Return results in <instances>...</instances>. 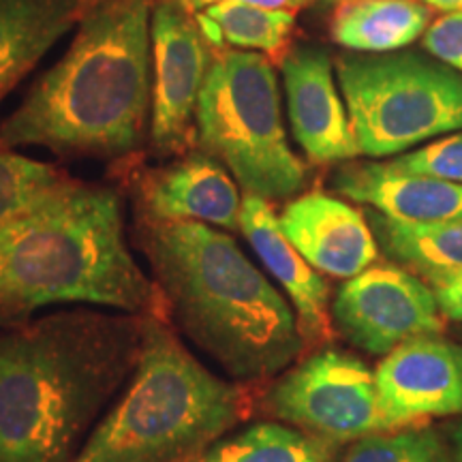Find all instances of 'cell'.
I'll list each match as a JSON object with an SVG mask.
<instances>
[{
  "label": "cell",
  "instance_id": "12",
  "mask_svg": "<svg viewBox=\"0 0 462 462\" xmlns=\"http://www.w3.org/2000/svg\"><path fill=\"white\" fill-rule=\"evenodd\" d=\"M287 109L293 135L313 163H338L360 154L349 114L332 75V58L319 45H298L282 56Z\"/></svg>",
  "mask_w": 462,
  "mask_h": 462
},
{
  "label": "cell",
  "instance_id": "2",
  "mask_svg": "<svg viewBox=\"0 0 462 462\" xmlns=\"http://www.w3.org/2000/svg\"><path fill=\"white\" fill-rule=\"evenodd\" d=\"M142 246L178 330L234 381L259 383L302 356L293 309L227 234L143 218Z\"/></svg>",
  "mask_w": 462,
  "mask_h": 462
},
{
  "label": "cell",
  "instance_id": "24",
  "mask_svg": "<svg viewBox=\"0 0 462 462\" xmlns=\"http://www.w3.org/2000/svg\"><path fill=\"white\" fill-rule=\"evenodd\" d=\"M390 165L407 173L462 184V133L443 137L409 154H401L392 159Z\"/></svg>",
  "mask_w": 462,
  "mask_h": 462
},
{
  "label": "cell",
  "instance_id": "25",
  "mask_svg": "<svg viewBox=\"0 0 462 462\" xmlns=\"http://www.w3.org/2000/svg\"><path fill=\"white\" fill-rule=\"evenodd\" d=\"M421 48L435 60L462 73V9L448 11L446 15L437 17L426 28L424 37H421Z\"/></svg>",
  "mask_w": 462,
  "mask_h": 462
},
{
  "label": "cell",
  "instance_id": "28",
  "mask_svg": "<svg viewBox=\"0 0 462 462\" xmlns=\"http://www.w3.org/2000/svg\"><path fill=\"white\" fill-rule=\"evenodd\" d=\"M449 446H452L456 462H462V421L454 424L449 430Z\"/></svg>",
  "mask_w": 462,
  "mask_h": 462
},
{
  "label": "cell",
  "instance_id": "8",
  "mask_svg": "<svg viewBox=\"0 0 462 462\" xmlns=\"http://www.w3.org/2000/svg\"><path fill=\"white\" fill-rule=\"evenodd\" d=\"M263 394L270 415L337 446L390 430L374 371L357 356L334 346L306 356Z\"/></svg>",
  "mask_w": 462,
  "mask_h": 462
},
{
  "label": "cell",
  "instance_id": "11",
  "mask_svg": "<svg viewBox=\"0 0 462 462\" xmlns=\"http://www.w3.org/2000/svg\"><path fill=\"white\" fill-rule=\"evenodd\" d=\"M374 381L390 430L460 415L462 345L439 334L407 340L381 360Z\"/></svg>",
  "mask_w": 462,
  "mask_h": 462
},
{
  "label": "cell",
  "instance_id": "26",
  "mask_svg": "<svg viewBox=\"0 0 462 462\" xmlns=\"http://www.w3.org/2000/svg\"><path fill=\"white\" fill-rule=\"evenodd\" d=\"M430 289L435 291L437 304L448 319L462 323V270L460 273L432 279Z\"/></svg>",
  "mask_w": 462,
  "mask_h": 462
},
{
  "label": "cell",
  "instance_id": "17",
  "mask_svg": "<svg viewBox=\"0 0 462 462\" xmlns=\"http://www.w3.org/2000/svg\"><path fill=\"white\" fill-rule=\"evenodd\" d=\"M90 0H0V92L7 95L62 34L82 20Z\"/></svg>",
  "mask_w": 462,
  "mask_h": 462
},
{
  "label": "cell",
  "instance_id": "10",
  "mask_svg": "<svg viewBox=\"0 0 462 462\" xmlns=\"http://www.w3.org/2000/svg\"><path fill=\"white\" fill-rule=\"evenodd\" d=\"M152 135L161 152H180L190 142V120L208 75L206 37L182 0H157L152 9Z\"/></svg>",
  "mask_w": 462,
  "mask_h": 462
},
{
  "label": "cell",
  "instance_id": "16",
  "mask_svg": "<svg viewBox=\"0 0 462 462\" xmlns=\"http://www.w3.org/2000/svg\"><path fill=\"white\" fill-rule=\"evenodd\" d=\"M332 189L401 223L462 221V184L418 176L390 163H351L337 170Z\"/></svg>",
  "mask_w": 462,
  "mask_h": 462
},
{
  "label": "cell",
  "instance_id": "21",
  "mask_svg": "<svg viewBox=\"0 0 462 462\" xmlns=\"http://www.w3.org/2000/svg\"><path fill=\"white\" fill-rule=\"evenodd\" d=\"M204 14L221 28L225 43L236 45V48L262 50L276 58L282 51L285 54L289 51L287 45L296 26L293 11L262 9L234 3V0H221V3L208 5Z\"/></svg>",
  "mask_w": 462,
  "mask_h": 462
},
{
  "label": "cell",
  "instance_id": "27",
  "mask_svg": "<svg viewBox=\"0 0 462 462\" xmlns=\"http://www.w3.org/2000/svg\"><path fill=\"white\" fill-rule=\"evenodd\" d=\"M212 3H221V0H189V9L193 11V14H198L199 7H204V5H212ZM234 3L253 5V7H262V9L293 11V14H296L298 9L309 7V5H313L315 0H234Z\"/></svg>",
  "mask_w": 462,
  "mask_h": 462
},
{
  "label": "cell",
  "instance_id": "4",
  "mask_svg": "<svg viewBox=\"0 0 462 462\" xmlns=\"http://www.w3.org/2000/svg\"><path fill=\"white\" fill-rule=\"evenodd\" d=\"M56 304L161 315L125 238L123 201L106 187L67 180L0 225V319Z\"/></svg>",
  "mask_w": 462,
  "mask_h": 462
},
{
  "label": "cell",
  "instance_id": "7",
  "mask_svg": "<svg viewBox=\"0 0 462 462\" xmlns=\"http://www.w3.org/2000/svg\"><path fill=\"white\" fill-rule=\"evenodd\" d=\"M360 154L394 157L462 131V73L415 51L345 54L337 60Z\"/></svg>",
  "mask_w": 462,
  "mask_h": 462
},
{
  "label": "cell",
  "instance_id": "9",
  "mask_svg": "<svg viewBox=\"0 0 462 462\" xmlns=\"http://www.w3.org/2000/svg\"><path fill=\"white\" fill-rule=\"evenodd\" d=\"M330 310L343 338L371 356H388L407 340L443 332L435 291L398 263H373L346 281Z\"/></svg>",
  "mask_w": 462,
  "mask_h": 462
},
{
  "label": "cell",
  "instance_id": "19",
  "mask_svg": "<svg viewBox=\"0 0 462 462\" xmlns=\"http://www.w3.org/2000/svg\"><path fill=\"white\" fill-rule=\"evenodd\" d=\"M337 443L279 421H257L229 432L182 462H334Z\"/></svg>",
  "mask_w": 462,
  "mask_h": 462
},
{
  "label": "cell",
  "instance_id": "20",
  "mask_svg": "<svg viewBox=\"0 0 462 462\" xmlns=\"http://www.w3.org/2000/svg\"><path fill=\"white\" fill-rule=\"evenodd\" d=\"M366 218L383 251L429 281L462 270V221L401 223L379 212H368Z\"/></svg>",
  "mask_w": 462,
  "mask_h": 462
},
{
  "label": "cell",
  "instance_id": "23",
  "mask_svg": "<svg viewBox=\"0 0 462 462\" xmlns=\"http://www.w3.org/2000/svg\"><path fill=\"white\" fill-rule=\"evenodd\" d=\"M65 180L54 165L0 150V225Z\"/></svg>",
  "mask_w": 462,
  "mask_h": 462
},
{
  "label": "cell",
  "instance_id": "30",
  "mask_svg": "<svg viewBox=\"0 0 462 462\" xmlns=\"http://www.w3.org/2000/svg\"><path fill=\"white\" fill-rule=\"evenodd\" d=\"M5 99V95H3V92H0V101H3Z\"/></svg>",
  "mask_w": 462,
  "mask_h": 462
},
{
  "label": "cell",
  "instance_id": "18",
  "mask_svg": "<svg viewBox=\"0 0 462 462\" xmlns=\"http://www.w3.org/2000/svg\"><path fill=\"white\" fill-rule=\"evenodd\" d=\"M432 7L420 0H343L330 20V37L357 54L402 50L430 26Z\"/></svg>",
  "mask_w": 462,
  "mask_h": 462
},
{
  "label": "cell",
  "instance_id": "6",
  "mask_svg": "<svg viewBox=\"0 0 462 462\" xmlns=\"http://www.w3.org/2000/svg\"><path fill=\"white\" fill-rule=\"evenodd\" d=\"M198 146L234 173L246 193L287 199L306 184L289 148L273 62L255 51H218L199 92Z\"/></svg>",
  "mask_w": 462,
  "mask_h": 462
},
{
  "label": "cell",
  "instance_id": "14",
  "mask_svg": "<svg viewBox=\"0 0 462 462\" xmlns=\"http://www.w3.org/2000/svg\"><path fill=\"white\" fill-rule=\"evenodd\" d=\"M240 231L291 300L304 343H330L334 338L330 287L289 242L270 201L246 193L242 198Z\"/></svg>",
  "mask_w": 462,
  "mask_h": 462
},
{
  "label": "cell",
  "instance_id": "22",
  "mask_svg": "<svg viewBox=\"0 0 462 462\" xmlns=\"http://www.w3.org/2000/svg\"><path fill=\"white\" fill-rule=\"evenodd\" d=\"M340 462H456L452 446L426 426L374 432L351 441Z\"/></svg>",
  "mask_w": 462,
  "mask_h": 462
},
{
  "label": "cell",
  "instance_id": "5",
  "mask_svg": "<svg viewBox=\"0 0 462 462\" xmlns=\"http://www.w3.org/2000/svg\"><path fill=\"white\" fill-rule=\"evenodd\" d=\"M251 413V383L217 377L161 315H143L131 379L73 462H182Z\"/></svg>",
  "mask_w": 462,
  "mask_h": 462
},
{
  "label": "cell",
  "instance_id": "3",
  "mask_svg": "<svg viewBox=\"0 0 462 462\" xmlns=\"http://www.w3.org/2000/svg\"><path fill=\"white\" fill-rule=\"evenodd\" d=\"M154 0H90L67 54L0 126V148L114 157L140 146Z\"/></svg>",
  "mask_w": 462,
  "mask_h": 462
},
{
  "label": "cell",
  "instance_id": "29",
  "mask_svg": "<svg viewBox=\"0 0 462 462\" xmlns=\"http://www.w3.org/2000/svg\"><path fill=\"white\" fill-rule=\"evenodd\" d=\"M420 3L429 5L432 9H443V11L462 9V0H420Z\"/></svg>",
  "mask_w": 462,
  "mask_h": 462
},
{
  "label": "cell",
  "instance_id": "31",
  "mask_svg": "<svg viewBox=\"0 0 462 462\" xmlns=\"http://www.w3.org/2000/svg\"><path fill=\"white\" fill-rule=\"evenodd\" d=\"M182 3H184V5H187V7H189V0H182Z\"/></svg>",
  "mask_w": 462,
  "mask_h": 462
},
{
  "label": "cell",
  "instance_id": "32",
  "mask_svg": "<svg viewBox=\"0 0 462 462\" xmlns=\"http://www.w3.org/2000/svg\"><path fill=\"white\" fill-rule=\"evenodd\" d=\"M332 3H343V0H332Z\"/></svg>",
  "mask_w": 462,
  "mask_h": 462
},
{
  "label": "cell",
  "instance_id": "13",
  "mask_svg": "<svg viewBox=\"0 0 462 462\" xmlns=\"http://www.w3.org/2000/svg\"><path fill=\"white\" fill-rule=\"evenodd\" d=\"M281 229L317 273L354 279L377 262L379 246L368 218L357 208L313 190L289 201Z\"/></svg>",
  "mask_w": 462,
  "mask_h": 462
},
{
  "label": "cell",
  "instance_id": "1",
  "mask_svg": "<svg viewBox=\"0 0 462 462\" xmlns=\"http://www.w3.org/2000/svg\"><path fill=\"white\" fill-rule=\"evenodd\" d=\"M142 323L82 306L0 334V462H73L131 379Z\"/></svg>",
  "mask_w": 462,
  "mask_h": 462
},
{
  "label": "cell",
  "instance_id": "15",
  "mask_svg": "<svg viewBox=\"0 0 462 462\" xmlns=\"http://www.w3.org/2000/svg\"><path fill=\"white\" fill-rule=\"evenodd\" d=\"M142 208L154 221H193L240 229L242 198L223 163L193 152L148 171L140 184Z\"/></svg>",
  "mask_w": 462,
  "mask_h": 462
}]
</instances>
